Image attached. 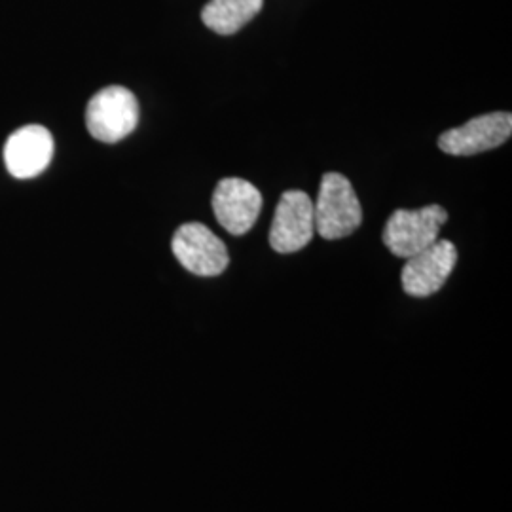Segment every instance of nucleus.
<instances>
[{"label":"nucleus","mask_w":512,"mask_h":512,"mask_svg":"<svg viewBox=\"0 0 512 512\" xmlns=\"http://www.w3.org/2000/svg\"><path fill=\"white\" fill-rule=\"evenodd\" d=\"M315 236V215L310 196L302 190H287L275 209L270 245L281 255L304 249Z\"/></svg>","instance_id":"39448f33"},{"label":"nucleus","mask_w":512,"mask_h":512,"mask_svg":"<svg viewBox=\"0 0 512 512\" xmlns=\"http://www.w3.org/2000/svg\"><path fill=\"white\" fill-rule=\"evenodd\" d=\"M446 220L448 213L440 205H425L416 211L399 209L385 224L384 245L399 258L418 255L439 239Z\"/></svg>","instance_id":"7ed1b4c3"},{"label":"nucleus","mask_w":512,"mask_h":512,"mask_svg":"<svg viewBox=\"0 0 512 512\" xmlns=\"http://www.w3.org/2000/svg\"><path fill=\"white\" fill-rule=\"evenodd\" d=\"M264 0H211L203 6L202 21L220 37H230L241 31L258 16Z\"/></svg>","instance_id":"9d476101"},{"label":"nucleus","mask_w":512,"mask_h":512,"mask_svg":"<svg viewBox=\"0 0 512 512\" xmlns=\"http://www.w3.org/2000/svg\"><path fill=\"white\" fill-rule=\"evenodd\" d=\"M139 124V103L122 86L95 93L86 109V128L93 139L114 145L131 135Z\"/></svg>","instance_id":"f03ea898"},{"label":"nucleus","mask_w":512,"mask_h":512,"mask_svg":"<svg viewBox=\"0 0 512 512\" xmlns=\"http://www.w3.org/2000/svg\"><path fill=\"white\" fill-rule=\"evenodd\" d=\"M262 209V196L243 179H222L213 192V213L232 236H243L255 226Z\"/></svg>","instance_id":"6e6552de"},{"label":"nucleus","mask_w":512,"mask_h":512,"mask_svg":"<svg viewBox=\"0 0 512 512\" xmlns=\"http://www.w3.org/2000/svg\"><path fill=\"white\" fill-rule=\"evenodd\" d=\"M458 262V249L448 239H437L431 247L418 255L406 258L401 281L408 296L425 298L439 293L454 272Z\"/></svg>","instance_id":"423d86ee"},{"label":"nucleus","mask_w":512,"mask_h":512,"mask_svg":"<svg viewBox=\"0 0 512 512\" xmlns=\"http://www.w3.org/2000/svg\"><path fill=\"white\" fill-rule=\"evenodd\" d=\"M512 116L492 112L473 118L465 126L450 129L439 137V148L450 156H473L505 145L511 139Z\"/></svg>","instance_id":"0eeeda50"},{"label":"nucleus","mask_w":512,"mask_h":512,"mask_svg":"<svg viewBox=\"0 0 512 512\" xmlns=\"http://www.w3.org/2000/svg\"><path fill=\"white\" fill-rule=\"evenodd\" d=\"M313 215L315 232L321 238L332 241L351 236L363 222V209L353 184L340 173L323 175Z\"/></svg>","instance_id":"f257e3e1"},{"label":"nucleus","mask_w":512,"mask_h":512,"mask_svg":"<svg viewBox=\"0 0 512 512\" xmlns=\"http://www.w3.org/2000/svg\"><path fill=\"white\" fill-rule=\"evenodd\" d=\"M54 158L52 133L42 126H25L14 131L4 145V164L12 177H38Z\"/></svg>","instance_id":"1a4fd4ad"},{"label":"nucleus","mask_w":512,"mask_h":512,"mask_svg":"<svg viewBox=\"0 0 512 512\" xmlns=\"http://www.w3.org/2000/svg\"><path fill=\"white\" fill-rule=\"evenodd\" d=\"M171 249L184 270L200 277H217L230 262L224 241L200 222L183 224L173 236Z\"/></svg>","instance_id":"20e7f679"}]
</instances>
